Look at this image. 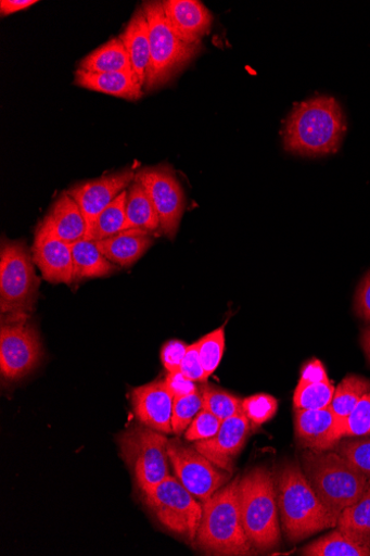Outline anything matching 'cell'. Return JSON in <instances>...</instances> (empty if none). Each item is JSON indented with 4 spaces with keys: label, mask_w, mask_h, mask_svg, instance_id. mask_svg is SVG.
<instances>
[{
    "label": "cell",
    "mask_w": 370,
    "mask_h": 556,
    "mask_svg": "<svg viewBox=\"0 0 370 556\" xmlns=\"http://www.w3.org/2000/svg\"><path fill=\"white\" fill-rule=\"evenodd\" d=\"M346 132V121L339 101L315 96L298 104L286 121L283 137L289 153L321 157L337 153Z\"/></svg>",
    "instance_id": "cell-1"
},
{
    "label": "cell",
    "mask_w": 370,
    "mask_h": 556,
    "mask_svg": "<svg viewBox=\"0 0 370 556\" xmlns=\"http://www.w3.org/2000/svg\"><path fill=\"white\" fill-rule=\"evenodd\" d=\"M277 489L281 528L289 541L337 528L339 519L317 496L299 464L289 463L281 469Z\"/></svg>",
    "instance_id": "cell-2"
},
{
    "label": "cell",
    "mask_w": 370,
    "mask_h": 556,
    "mask_svg": "<svg viewBox=\"0 0 370 556\" xmlns=\"http://www.w3.org/2000/svg\"><path fill=\"white\" fill-rule=\"evenodd\" d=\"M237 477L202 502V519L196 546L207 555H250L252 544L246 536L240 508Z\"/></svg>",
    "instance_id": "cell-3"
},
{
    "label": "cell",
    "mask_w": 370,
    "mask_h": 556,
    "mask_svg": "<svg viewBox=\"0 0 370 556\" xmlns=\"http://www.w3.org/2000/svg\"><path fill=\"white\" fill-rule=\"evenodd\" d=\"M243 527L252 546L269 551L281 543V522L275 475L266 467L245 473L239 483Z\"/></svg>",
    "instance_id": "cell-4"
},
{
    "label": "cell",
    "mask_w": 370,
    "mask_h": 556,
    "mask_svg": "<svg viewBox=\"0 0 370 556\" xmlns=\"http://www.w3.org/2000/svg\"><path fill=\"white\" fill-rule=\"evenodd\" d=\"M301 467L317 496L337 519L369 485L370 479L336 451L306 450Z\"/></svg>",
    "instance_id": "cell-5"
},
{
    "label": "cell",
    "mask_w": 370,
    "mask_h": 556,
    "mask_svg": "<svg viewBox=\"0 0 370 556\" xmlns=\"http://www.w3.org/2000/svg\"><path fill=\"white\" fill-rule=\"evenodd\" d=\"M142 10L149 24L150 68L145 90L151 91L169 84L200 53L201 43L183 41L173 29L163 2H144Z\"/></svg>",
    "instance_id": "cell-6"
},
{
    "label": "cell",
    "mask_w": 370,
    "mask_h": 556,
    "mask_svg": "<svg viewBox=\"0 0 370 556\" xmlns=\"http://www.w3.org/2000/svg\"><path fill=\"white\" fill-rule=\"evenodd\" d=\"M167 437L143 425L117 435L120 457L144 494L170 476Z\"/></svg>",
    "instance_id": "cell-7"
},
{
    "label": "cell",
    "mask_w": 370,
    "mask_h": 556,
    "mask_svg": "<svg viewBox=\"0 0 370 556\" xmlns=\"http://www.w3.org/2000/svg\"><path fill=\"white\" fill-rule=\"evenodd\" d=\"M39 279L23 241L3 240L0 250V309L3 316L27 317L37 300Z\"/></svg>",
    "instance_id": "cell-8"
},
{
    "label": "cell",
    "mask_w": 370,
    "mask_h": 556,
    "mask_svg": "<svg viewBox=\"0 0 370 556\" xmlns=\"http://www.w3.org/2000/svg\"><path fill=\"white\" fill-rule=\"evenodd\" d=\"M143 496L158 523L187 543H195L202 519V503L177 478L169 476Z\"/></svg>",
    "instance_id": "cell-9"
},
{
    "label": "cell",
    "mask_w": 370,
    "mask_h": 556,
    "mask_svg": "<svg viewBox=\"0 0 370 556\" xmlns=\"http://www.w3.org/2000/svg\"><path fill=\"white\" fill-rule=\"evenodd\" d=\"M42 345L38 330L27 317L8 316L0 330V372L8 381H18L41 363Z\"/></svg>",
    "instance_id": "cell-10"
},
{
    "label": "cell",
    "mask_w": 370,
    "mask_h": 556,
    "mask_svg": "<svg viewBox=\"0 0 370 556\" xmlns=\"http://www.w3.org/2000/svg\"><path fill=\"white\" fill-rule=\"evenodd\" d=\"M149 194L161 219V228L169 239H175L186 211L183 188L170 165L145 167L136 174Z\"/></svg>",
    "instance_id": "cell-11"
},
{
    "label": "cell",
    "mask_w": 370,
    "mask_h": 556,
    "mask_svg": "<svg viewBox=\"0 0 370 556\" xmlns=\"http://www.w3.org/2000/svg\"><path fill=\"white\" fill-rule=\"evenodd\" d=\"M168 452L177 479L202 502L230 482L232 473L210 463L194 445H187L179 438L169 440Z\"/></svg>",
    "instance_id": "cell-12"
},
{
    "label": "cell",
    "mask_w": 370,
    "mask_h": 556,
    "mask_svg": "<svg viewBox=\"0 0 370 556\" xmlns=\"http://www.w3.org/2000/svg\"><path fill=\"white\" fill-rule=\"evenodd\" d=\"M132 168L77 184L67 192L77 202L87 223V229L97 216L107 208L136 179Z\"/></svg>",
    "instance_id": "cell-13"
},
{
    "label": "cell",
    "mask_w": 370,
    "mask_h": 556,
    "mask_svg": "<svg viewBox=\"0 0 370 556\" xmlns=\"http://www.w3.org/2000/svg\"><path fill=\"white\" fill-rule=\"evenodd\" d=\"M251 430V424L242 413L225 420L214 438L197 441L194 447L210 463L232 473L234 460L244 448Z\"/></svg>",
    "instance_id": "cell-14"
},
{
    "label": "cell",
    "mask_w": 370,
    "mask_h": 556,
    "mask_svg": "<svg viewBox=\"0 0 370 556\" xmlns=\"http://www.w3.org/2000/svg\"><path fill=\"white\" fill-rule=\"evenodd\" d=\"M174 400L165 380L154 381L131 391L132 408L140 424L162 433L174 432Z\"/></svg>",
    "instance_id": "cell-15"
},
{
    "label": "cell",
    "mask_w": 370,
    "mask_h": 556,
    "mask_svg": "<svg viewBox=\"0 0 370 556\" xmlns=\"http://www.w3.org/2000/svg\"><path fill=\"white\" fill-rule=\"evenodd\" d=\"M294 428L296 440L305 450L331 451L343 440L341 428L331 406L319 410L295 409Z\"/></svg>",
    "instance_id": "cell-16"
},
{
    "label": "cell",
    "mask_w": 370,
    "mask_h": 556,
    "mask_svg": "<svg viewBox=\"0 0 370 556\" xmlns=\"http://www.w3.org/2000/svg\"><path fill=\"white\" fill-rule=\"evenodd\" d=\"M31 252L34 264L46 281L67 285L74 281L72 244L37 228Z\"/></svg>",
    "instance_id": "cell-17"
},
{
    "label": "cell",
    "mask_w": 370,
    "mask_h": 556,
    "mask_svg": "<svg viewBox=\"0 0 370 556\" xmlns=\"http://www.w3.org/2000/svg\"><path fill=\"white\" fill-rule=\"evenodd\" d=\"M163 5L173 29L188 43H201L213 26V15L197 0H166Z\"/></svg>",
    "instance_id": "cell-18"
},
{
    "label": "cell",
    "mask_w": 370,
    "mask_h": 556,
    "mask_svg": "<svg viewBox=\"0 0 370 556\" xmlns=\"http://www.w3.org/2000/svg\"><path fill=\"white\" fill-rule=\"evenodd\" d=\"M37 228L69 244L84 240L87 233V223L82 212L67 191L52 204Z\"/></svg>",
    "instance_id": "cell-19"
},
{
    "label": "cell",
    "mask_w": 370,
    "mask_h": 556,
    "mask_svg": "<svg viewBox=\"0 0 370 556\" xmlns=\"http://www.w3.org/2000/svg\"><path fill=\"white\" fill-rule=\"evenodd\" d=\"M304 556H370V535L337 528L299 551Z\"/></svg>",
    "instance_id": "cell-20"
},
{
    "label": "cell",
    "mask_w": 370,
    "mask_h": 556,
    "mask_svg": "<svg viewBox=\"0 0 370 556\" xmlns=\"http://www.w3.org/2000/svg\"><path fill=\"white\" fill-rule=\"evenodd\" d=\"M150 232L142 229H127L114 237L97 242L105 258L124 268L135 265L152 245Z\"/></svg>",
    "instance_id": "cell-21"
},
{
    "label": "cell",
    "mask_w": 370,
    "mask_h": 556,
    "mask_svg": "<svg viewBox=\"0 0 370 556\" xmlns=\"http://www.w3.org/2000/svg\"><path fill=\"white\" fill-rule=\"evenodd\" d=\"M75 85L130 101L139 100L143 94V87L133 71L98 74L77 70Z\"/></svg>",
    "instance_id": "cell-22"
},
{
    "label": "cell",
    "mask_w": 370,
    "mask_h": 556,
    "mask_svg": "<svg viewBox=\"0 0 370 556\" xmlns=\"http://www.w3.org/2000/svg\"><path fill=\"white\" fill-rule=\"evenodd\" d=\"M119 37L127 49L132 70L144 88L151 58L149 24L142 8L137 9Z\"/></svg>",
    "instance_id": "cell-23"
},
{
    "label": "cell",
    "mask_w": 370,
    "mask_h": 556,
    "mask_svg": "<svg viewBox=\"0 0 370 556\" xmlns=\"http://www.w3.org/2000/svg\"><path fill=\"white\" fill-rule=\"evenodd\" d=\"M78 70L88 73H122L131 72L132 66L127 49L120 37H114L87 55L78 65Z\"/></svg>",
    "instance_id": "cell-24"
},
{
    "label": "cell",
    "mask_w": 370,
    "mask_h": 556,
    "mask_svg": "<svg viewBox=\"0 0 370 556\" xmlns=\"http://www.w3.org/2000/svg\"><path fill=\"white\" fill-rule=\"evenodd\" d=\"M74 261V280L109 277L117 267L104 257L97 242L80 240L72 244Z\"/></svg>",
    "instance_id": "cell-25"
},
{
    "label": "cell",
    "mask_w": 370,
    "mask_h": 556,
    "mask_svg": "<svg viewBox=\"0 0 370 556\" xmlns=\"http://www.w3.org/2000/svg\"><path fill=\"white\" fill-rule=\"evenodd\" d=\"M126 215L129 229L152 232L161 228V219L149 194L136 179L127 190Z\"/></svg>",
    "instance_id": "cell-26"
},
{
    "label": "cell",
    "mask_w": 370,
    "mask_h": 556,
    "mask_svg": "<svg viewBox=\"0 0 370 556\" xmlns=\"http://www.w3.org/2000/svg\"><path fill=\"white\" fill-rule=\"evenodd\" d=\"M126 201L127 190L122 192L107 208L97 216L88 227L85 239L98 242L129 229Z\"/></svg>",
    "instance_id": "cell-27"
},
{
    "label": "cell",
    "mask_w": 370,
    "mask_h": 556,
    "mask_svg": "<svg viewBox=\"0 0 370 556\" xmlns=\"http://www.w3.org/2000/svg\"><path fill=\"white\" fill-rule=\"evenodd\" d=\"M370 392V381L363 377L349 375L335 388L331 407L336 416L344 439L347 417L360 399Z\"/></svg>",
    "instance_id": "cell-28"
},
{
    "label": "cell",
    "mask_w": 370,
    "mask_h": 556,
    "mask_svg": "<svg viewBox=\"0 0 370 556\" xmlns=\"http://www.w3.org/2000/svg\"><path fill=\"white\" fill-rule=\"evenodd\" d=\"M335 388L330 379L319 382H298L294 396V409L319 410L331 406Z\"/></svg>",
    "instance_id": "cell-29"
},
{
    "label": "cell",
    "mask_w": 370,
    "mask_h": 556,
    "mask_svg": "<svg viewBox=\"0 0 370 556\" xmlns=\"http://www.w3.org/2000/svg\"><path fill=\"white\" fill-rule=\"evenodd\" d=\"M203 409L214 414L222 422L243 413V400L213 384L200 388Z\"/></svg>",
    "instance_id": "cell-30"
},
{
    "label": "cell",
    "mask_w": 370,
    "mask_h": 556,
    "mask_svg": "<svg viewBox=\"0 0 370 556\" xmlns=\"http://www.w3.org/2000/svg\"><path fill=\"white\" fill-rule=\"evenodd\" d=\"M202 367L209 378L219 368L226 350V326L207 333L197 341Z\"/></svg>",
    "instance_id": "cell-31"
},
{
    "label": "cell",
    "mask_w": 370,
    "mask_h": 556,
    "mask_svg": "<svg viewBox=\"0 0 370 556\" xmlns=\"http://www.w3.org/2000/svg\"><path fill=\"white\" fill-rule=\"evenodd\" d=\"M243 413L251 424V428H258L273 419L279 409L278 400L267 393L251 395L242 402Z\"/></svg>",
    "instance_id": "cell-32"
},
{
    "label": "cell",
    "mask_w": 370,
    "mask_h": 556,
    "mask_svg": "<svg viewBox=\"0 0 370 556\" xmlns=\"http://www.w3.org/2000/svg\"><path fill=\"white\" fill-rule=\"evenodd\" d=\"M337 528L370 535V480L367 490L360 498L341 514Z\"/></svg>",
    "instance_id": "cell-33"
},
{
    "label": "cell",
    "mask_w": 370,
    "mask_h": 556,
    "mask_svg": "<svg viewBox=\"0 0 370 556\" xmlns=\"http://www.w3.org/2000/svg\"><path fill=\"white\" fill-rule=\"evenodd\" d=\"M202 409L203 397L200 390L187 396L176 397L173 409V431L177 435L184 433Z\"/></svg>",
    "instance_id": "cell-34"
},
{
    "label": "cell",
    "mask_w": 370,
    "mask_h": 556,
    "mask_svg": "<svg viewBox=\"0 0 370 556\" xmlns=\"http://www.w3.org/2000/svg\"><path fill=\"white\" fill-rule=\"evenodd\" d=\"M335 450L370 479V438H345Z\"/></svg>",
    "instance_id": "cell-35"
},
{
    "label": "cell",
    "mask_w": 370,
    "mask_h": 556,
    "mask_svg": "<svg viewBox=\"0 0 370 556\" xmlns=\"http://www.w3.org/2000/svg\"><path fill=\"white\" fill-rule=\"evenodd\" d=\"M370 434V392L365 394L349 414L344 426L345 438H359Z\"/></svg>",
    "instance_id": "cell-36"
},
{
    "label": "cell",
    "mask_w": 370,
    "mask_h": 556,
    "mask_svg": "<svg viewBox=\"0 0 370 556\" xmlns=\"http://www.w3.org/2000/svg\"><path fill=\"white\" fill-rule=\"evenodd\" d=\"M221 425L222 421L214 414L202 409L187 429L184 437L191 442L207 440L218 433Z\"/></svg>",
    "instance_id": "cell-37"
},
{
    "label": "cell",
    "mask_w": 370,
    "mask_h": 556,
    "mask_svg": "<svg viewBox=\"0 0 370 556\" xmlns=\"http://www.w3.org/2000/svg\"><path fill=\"white\" fill-rule=\"evenodd\" d=\"M188 346L181 340H170L164 344L162 349V363L168 374L180 370Z\"/></svg>",
    "instance_id": "cell-38"
},
{
    "label": "cell",
    "mask_w": 370,
    "mask_h": 556,
    "mask_svg": "<svg viewBox=\"0 0 370 556\" xmlns=\"http://www.w3.org/2000/svg\"><path fill=\"white\" fill-rule=\"evenodd\" d=\"M180 372L194 382L203 383L208 379L200 361L197 342L188 346Z\"/></svg>",
    "instance_id": "cell-39"
},
{
    "label": "cell",
    "mask_w": 370,
    "mask_h": 556,
    "mask_svg": "<svg viewBox=\"0 0 370 556\" xmlns=\"http://www.w3.org/2000/svg\"><path fill=\"white\" fill-rule=\"evenodd\" d=\"M355 314L370 324V270L360 280L354 301Z\"/></svg>",
    "instance_id": "cell-40"
},
{
    "label": "cell",
    "mask_w": 370,
    "mask_h": 556,
    "mask_svg": "<svg viewBox=\"0 0 370 556\" xmlns=\"http://www.w3.org/2000/svg\"><path fill=\"white\" fill-rule=\"evenodd\" d=\"M165 382L175 399L190 395L200 390L196 382L184 377L180 370L168 374Z\"/></svg>",
    "instance_id": "cell-41"
},
{
    "label": "cell",
    "mask_w": 370,
    "mask_h": 556,
    "mask_svg": "<svg viewBox=\"0 0 370 556\" xmlns=\"http://www.w3.org/2000/svg\"><path fill=\"white\" fill-rule=\"evenodd\" d=\"M328 379L329 377L324 365L320 361L312 359L302 368L298 382H319Z\"/></svg>",
    "instance_id": "cell-42"
},
{
    "label": "cell",
    "mask_w": 370,
    "mask_h": 556,
    "mask_svg": "<svg viewBox=\"0 0 370 556\" xmlns=\"http://www.w3.org/2000/svg\"><path fill=\"white\" fill-rule=\"evenodd\" d=\"M36 0H2L0 2V14L3 17L25 11L37 4Z\"/></svg>",
    "instance_id": "cell-43"
},
{
    "label": "cell",
    "mask_w": 370,
    "mask_h": 556,
    "mask_svg": "<svg viewBox=\"0 0 370 556\" xmlns=\"http://www.w3.org/2000/svg\"><path fill=\"white\" fill-rule=\"evenodd\" d=\"M360 343L367 358L368 364L370 365V327L362 330L360 337Z\"/></svg>",
    "instance_id": "cell-44"
},
{
    "label": "cell",
    "mask_w": 370,
    "mask_h": 556,
    "mask_svg": "<svg viewBox=\"0 0 370 556\" xmlns=\"http://www.w3.org/2000/svg\"><path fill=\"white\" fill-rule=\"evenodd\" d=\"M369 438H370V434H369Z\"/></svg>",
    "instance_id": "cell-45"
}]
</instances>
